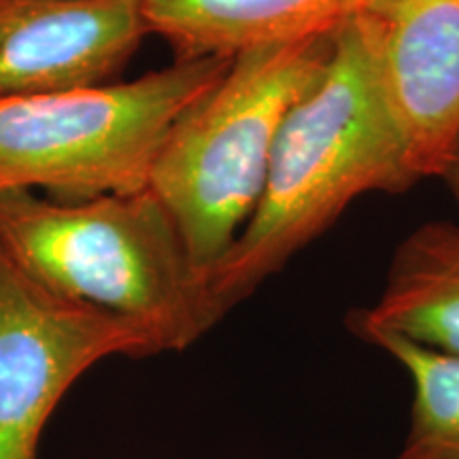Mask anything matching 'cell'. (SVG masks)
Wrapping results in <instances>:
<instances>
[{"label": "cell", "instance_id": "obj_3", "mask_svg": "<svg viewBox=\"0 0 459 459\" xmlns=\"http://www.w3.org/2000/svg\"><path fill=\"white\" fill-rule=\"evenodd\" d=\"M334 41L332 32L234 56L170 130L149 189L206 277L254 215L281 126L319 82Z\"/></svg>", "mask_w": 459, "mask_h": 459}, {"label": "cell", "instance_id": "obj_1", "mask_svg": "<svg viewBox=\"0 0 459 459\" xmlns=\"http://www.w3.org/2000/svg\"><path fill=\"white\" fill-rule=\"evenodd\" d=\"M417 183L355 17L336 30L319 82L287 113L266 187L237 243L209 273L223 315L325 234L355 200Z\"/></svg>", "mask_w": 459, "mask_h": 459}, {"label": "cell", "instance_id": "obj_6", "mask_svg": "<svg viewBox=\"0 0 459 459\" xmlns=\"http://www.w3.org/2000/svg\"><path fill=\"white\" fill-rule=\"evenodd\" d=\"M417 181L459 132V0H364L355 15Z\"/></svg>", "mask_w": 459, "mask_h": 459}, {"label": "cell", "instance_id": "obj_9", "mask_svg": "<svg viewBox=\"0 0 459 459\" xmlns=\"http://www.w3.org/2000/svg\"><path fill=\"white\" fill-rule=\"evenodd\" d=\"M347 324L366 342L395 336L459 355V226L428 221L412 230L395 247L381 296Z\"/></svg>", "mask_w": 459, "mask_h": 459}, {"label": "cell", "instance_id": "obj_5", "mask_svg": "<svg viewBox=\"0 0 459 459\" xmlns=\"http://www.w3.org/2000/svg\"><path fill=\"white\" fill-rule=\"evenodd\" d=\"M115 355L156 351L128 321L48 290L0 249V459H39L60 400Z\"/></svg>", "mask_w": 459, "mask_h": 459}, {"label": "cell", "instance_id": "obj_7", "mask_svg": "<svg viewBox=\"0 0 459 459\" xmlns=\"http://www.w3.org/2000/svg\"><path fill=\"white\" fill-rule=\"evenodd\" d=\"M147 34L139 0H0V96L115 82Z\"/></svg>", "mask_w": 459, "mask_h": 459}, {"label": "cell", "instance_id": "obj_10", "mask_svg": "<svg viewBox=\"0 0 459 459\" xmlns=\"http://www.w3.org/2000/svg\"><path fill=\"white\" fill-rule=\"evenodd\" d=\"M370 344L398 361L412 387L409 428L398 459H459V355L395 336H377Z\"/></svg>", "mask_w": 459, "mask_h": 459}, {"label": "cell", "instance_id": "obj_4", "mask_svg": "<svg viewBox=\"0 0 459 459\" xmlns=\"http://www.w3.org/2000/svg\"><path fill=\"white\" fill-rule=\"evenodd\" d=\"M232 57L175 60L132 82L0 96V192L62 203L149 187L170 130Z\"/></svg>", "mask_w": 459, "mask_h": 459}, {"label": "cell", "instance_id": "obj_8", "mask_svg": "<svg viewBox=\"0 0 459 459\" xmlns=\"http://www.w3.org/2000/svg\"><path fill=\"white\" fill-rule=\"evenodd\" d=\"M149 34L175 60L234 57L266 45L325 37L361 11L364 0H139Z\"/></svg>", "mask_w": 459, "mask_h": 459}, {"label": "cell", "instance_id": "obj_2", "mask_svg": "<svg viewBox=\"0 0 459 459\" xmlns=\"http://www.w3.org/2000/svg\"><path fill=\"white\" fill-rule=\"evenodd\" d=\"M0 249L48 290L139 328L156 355L186 351L226 317L149 187L82 203L0 192Z\"/></svg>", "mask_w": 459, "mask_h": 459}, {"label": "cell", "instance_id": "obj_11", "mask_svg": "<svg viewBox=\"0 0 459 459\" xmlns=\"http://www.w3.org/2000/svg\"><path fill=\"white\" fill-rule=\"evenodd\" d=\"M438 177L446 183V187L451 189L453 200H455V204L459 206V132H457L455 141L451 143V149H449V153H446L443 169H440Z\"/></svg>", "mask_w": 459, "mask_h": 459}]
</instances>
